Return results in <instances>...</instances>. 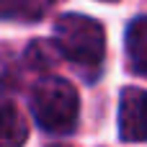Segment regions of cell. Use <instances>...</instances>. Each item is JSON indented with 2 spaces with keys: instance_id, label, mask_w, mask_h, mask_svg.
I'll use <instances>...</instances> for the list:
<instances>
[{
  "instance_id": "cell-1",
  "label": "cell",
  "mask_w": 147,
  "mask_h": 147,
  "mask_svg": "<svg viewBox=\"0 0 147 147\" xmlns=\"http://www.w3.org/2000/svg\"><path fill=\"white\" fill-rule=\"evenodd\" d=\"M54 39L62 57L80 67H98L106 54V31L96 18L67 13L54 23Z\"/></svg>"
},
{
  "instance_id": "cell-2",
  "label": "cell",
  "mask_w": 147,
  "mask_h": 147,
  "mask_svg": "<svg viewBox=\"0 0 147 147\" xmlns=\"http://www.w3.org/2000/svg\"><path fill=\"white\" fill-rule=\"evenodd\" d=\"M31 111L39 121L52 134H67L72 132L80 111V98L75 85H70L62 78H47L41 80L34 93H31Z\"/></svg>"
},
{
  "instance_id": "cell-3",
  "label": "cell",
  "mask_w": 147,
  "mask_h": 147,
  "mask_svg": "<svg viewBox=\"0 0 147 147\" xmlns=\"http://www.w3.org/2000/svg\"><path fill=\"white\" fill-rule=\"evenodd\" d=\"M119 137L124 142H147V93L124 88L119 98Z\"/></svg>"
},
{
  "instance_id": "cell-4",
  "label": "cell",
  "mask_w": 147,
  "mask_h": 147,
  "mask_svg": "<svg viewBox=\"0 0 147 147\" xmlns=\"http://www.w3.org/2000/svg\"><path fill=\"white\" fill-rule=\"evenodd\" d=\"M127 57L132 72L147 78V16H140L127 28Z\"/></svg>"
},
{
  "instance_id": "cell-5",
  "label": "cell",
  "mask_w": 147,
  "mask_h": 147,
  "mask_svg": "<svg viewBox=\"0 0 147 147\" xmlns=\"http://www.w3.org/2000/svg\"><path fill=\"white\" fill-rule=\"evenodd\" d=\"M28 127L13 106H0V147H23Z\"/></svg>"
},
{
  "instance_id": "cell-6",
  "label": "cell",
  "mask_w": 147,
  "mask_h": 147,
  "mask_svg": "<svg viewBox=\"0 0 147 147\" xmlns=\"http://www.w3.org/2000/svg\"><path fill=\"white\" fill-rule=\"evenodd\" d=\"M44 0H0V18H21L31 21L44 13Z\"/></svg>"
},
{
  "instance_id": "cell-7",
  "label": "cell",
  "mask_w": 147,
  "mask_h": 147,
  "mask_svg": "<svg viewBox=\"0 0 147 147\" xmlns=\"http://www.w3.org/2000/svg\"><path fill=\"white\" fill-rule=\"evenodd\" d=\"M28 57L34 62V67H52V62L59 59V49L57 44H49V41H34V47L28 49Z\"/></svg>"
},
{
  "instance_id": "cell-8",
  "label": "cell",
  "mask_w": 147,
  "mask_h": 147,
  "mask_svg": "<svg viewBox=\"0 0 147 147\" xmlns=\"http://www.w3.org/2000/svg\"><path fill=\"white\" fill-rule=\"evenodd\" d=\"M54 147H65V145H54Z\"/></svg>"
},
{
  "instance_id": "cell-9",
  "label": "cell",
  "mask_w": 147,
  "mask_h": 147,
  "mask_svg": "<svg viewBox=\"0 0 147 147\" xmlns=\"http://www.w3.org/2000/svg\"><path fill=\"white\" fill-rule=\"evenodd\" d=\"M109 3H111V0H109Z\"/></svg>"
}]
</instances>
